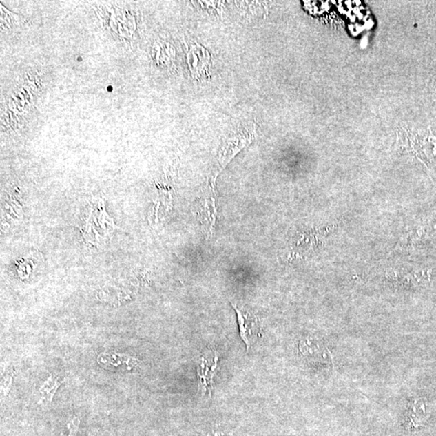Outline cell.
<instances>
[{"label": "cell", "instance_id": "6da1fadb", "mask_svg": "<svg viewBox=\"0 0 436 436\" xmlns=\"http://www.w3.org/2000/svg\"><path fill=\"white\" fill-rule=\"evenodd\" d=\"M403 143L426 168L436 171V137L433 131L404 129Z\"/></svg>", "mask_w": 436, "mask_h": 436}, {"label": "cell", "instance_id": "7a4b0ae2", "mask_svg": "<svg viewBox=\"0 0 436 436\" xmlns=\"http://www.w3.org/2000/svg\"><path fill=\"white\" fill-rule=\"evenodd\" d=\"M187 61L192 77L198 81L209 78L212 63L207 49L198 43L192 44L187 52Z\"/></svg>", "mask_w": 436, "mask_h": 436}, {"label": "cell", "instance_id": "3957f363", "mask_svg": "<svg viewBox=\"0 0 436 436\" xmlns=\"http://www.w3.org/2000/svg\"><path fill=\"white\" fill-rule=\"evenodd\" d=\"M232 306L237 313L241 339L245 342L248 351L261 335L260 322L254 314L239 308L233 303Z\"/></svg>", "mask_w": 436, "mask_h": 436}, {"label": "cell", "instance_id": "277c9868", "mask_svg": "<svg viewBox=\"0 0 436 436\" xmlns=\"http://www.w3.org/2000/svg\"><path fill=\"white\" fill-rule=\"evenodd\" d=\"M218 355L215 351H210L204 354L198 362V375L200 384L205 392L212 390V380L217 368Z\"/></svg>", "mask_w": 436, "mask_h": 436}, {"label": "cell", "instance_id": "5b68a950", "mask_svg": "<svg viewBox=\"0 0 436 436\" xmlns=\"http://www.w3.org/2000/svg\"><path fill=\"white\" fill-rule=\"evenodd\" d=\"M300 349L309 359L317 360H326L328 359L326 349L323 348V345L320 342L315 340H302L300 344Z\"/></svg>", "mask_w": 436, "mask_h": 436}, {"label": "cell", "instance_id": "8992f818", "mask_svg": "<svg viewBox=\"0 0 436 436\" xmlns=\"http://www.w3.org/2000/svg\"><path fill=\"white\" fill-rule=\"evenodd\" d=\"M436 234V209L424 219L418 229L419 238H429Z\"/></svg>", "mask_w": 436, "mask_h": 436}, {"label": "cell", "instance_id": "52a82bcc", "mask_svg": "<svg viewBox=\"0 0 436 436\" xmlns=\"http://www.w3.org/2000/svg\"><path fill=\"white\" fill-rule=\"evenodd\" d=\"M62 382H59V379H53L52 376H50L47 382H45L41 387V395H43L46 398L47 401L52 400L56 391Z\"/></svg>", "mask_w": 436, "mask_h": 436}, {"label": "cell", "instance_id": "ba28073f", "mask_svg": "<svg viewBox=\"0 0 436 436\" xmlns=\"http://www.w3.org/2000/svg\"><path fill=\"white\" fill-rule=\"evenodd\" d=\"M81 424V420L78 418H74L70 423L68 424V429L69 430V436H76L79 426Z\"/></svg>", "mask_w": 436, "mask_h": 436}]
</instances>
